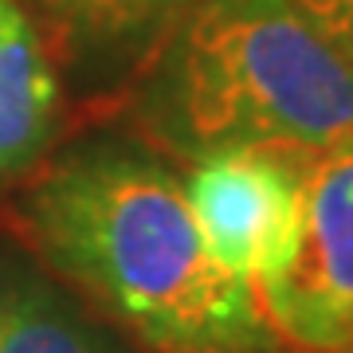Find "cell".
Instances as JSON below:
<instances>
[{"label": "cell", "instance_id": "3", "mask_svg": "<svg viewBox=\"0 0 353 353\" xmlns=\"http://www.w3.org/2000/svg\"><path fill=\"white\" fill-rule=\"evenodd\" d=\"M252 290L283 353H353V138L303 153L290 252Z\"/></svg>", "mask_w": 353, "mask_h": 353}, {"label": "cell", "instance_id": "1", "mask_svg": "<svg viewBox=\"0 0 353 353\" xmlns=\"http://www.w3.org/2000/svg\"><path fill=\"white\" fill-rule=\"evenodd\" d=\"M24 212L48 263L150 353H283L252 283L216 259L161 157L75 150L36 181Z\"/></svg>", "mask_w": 353, "mask_h": 353}, {"label": "cell", "instance_id": "7", "mask_svg": "<svg viewBox=\"0 0 353 353\" xmlns=\"http://www.w3.org/2000/svg\"><path fill=\"white\" fill-rule=\"evenodd\" d=\"M36 4L71 48L114 51L153 32H169L201 0H36Z\"/></svg>", "mask_w": 353, "mask_h": 353}, {"label": "cell", "instance_id": "6", "mask_svg": "<svg viewBox=\"0 0 353 353\" xmlns=\"http://www.w3.org/2000/svg\"><path fill=\"white\" fill-rule=\"evenodd\" d=\"M0 353H126V345L48 279L0 267Z\"/></svg>", "mask_w": 353, "mask_h": 353}, {"label": "cell", "instance_id": "5", "mask_svg": "<svg viewBox=\"0 0 353 353\" xmlns=\"http://www.w3.org/2000/svg\"><path fill=\"white\" fill-rule=\"evenodd\" d=\"M59 83L36 24L0 0V185L24 176L55 134Z\"/></svg>", "mask_w": 353, "mask_h": 353}, {"label": "cell", "instance_id": "8", "mask_svg": "<svg viewBox=\"0 0 353 353\" xmlns=\"http://www.w3.org/2000/svg\"><path fill=\"white\" fill-rule=\"evenodd\" d=\"M310 20L353 59V0H299Z\"/></svg>", "mask_w": 353, "mask_h": 353}, {"label": "cell", "instance_id": "4", "mask_svg": "<svg viewBox=\"0 0 353 353\" xmlns=\"http://www.w3.org/2000/svg\"><path fill=\"white\" fill-rule=\"evenodd\" d=\"M303 153L279 145L224 150L192 161L185 196L208 248L248 283H263L290 252L299 224Z\"/></svg>", "mask_w": 353, "mask_h": 353}, {"label": "cell", "instance_id": "2", "mask_svg": "<svg viewBox=\"0 0 353 353\" xmlns=\"http://www.w3.org/2000/svg\"><path fill=\"white\" fill-rule=\"evenodd\" d=\"M141 122L181 161L353 138V59L299 0H201L165 36Z\"/></svg>", "mask_w": 353, "mask_h": 353}]
</instances>
